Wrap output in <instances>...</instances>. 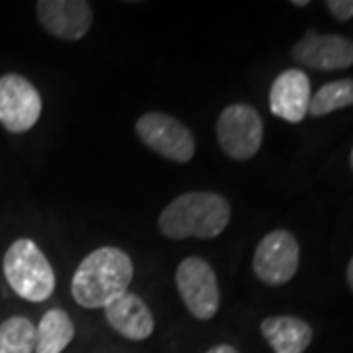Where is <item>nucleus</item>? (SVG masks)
<instances>
[{"mask_svg":"<svg viewBox=\"0 0 353 353\" xmlns=\"http://www.w3.org/2000/svg\"><path fill=\"white\" fill-rule=\"evenodd\" d=\"M134 279V263L120 248H99L77 267L71 294L83 308H106L128 292Z\"/></svg>","mask_w":353,"mask_h":353,"instance_id":"nucleus-1","label":"nucleus"},{"mask_svg":"<svg viewBox=\"0 0 353 353\" xmlns=\"http://www.w3.org/2000/svg\"><path fill=\"white\" fill-rule=\"evenodd\" d=\"M230 202L218 192L194 190L176 196L159 214V230L169 240H212L230 224Z\"/></svg>","mask_w":353,"mask_h":353,"instance_id":"nucleus-2","label":"nucleus"},{"mask_svg":"<svg viewBox=\"0 0 353 353\" xmlns=\"http://www.w3.org/2000/svg\"><path fill=\"white\" fill-rule=\"evenodd\" d=\"M4 277L10 289L30 303H43L55 290V273L38 243L28 238L16 240L4 253Z\"/></svg>","mask_w":353,"mask_h":353,"instance_id":"nucleus-3","label":"nucleus"},{"mask_svg":"<svg viewBox=\"0 0 353 353\" xmlns=\"http://www.w3.org/2000/svg\"><path fill=\"white\" fill-rule=\"evenodd\" d=\"M216 138L232 159H252L263 141V120L248 104H230L218 118Z\"/></svg>","mask_w":353,"mask_h":353,"instance_id":"nucleus-4","label":"nucleus"},{"mask_svg":"<svg viewBox=\"0 0 353 353\" xmlns=\"http://www.w3.org/2000/svg\"><path fill=\"white\" fill-rule=\"evenodd\" d=\"M136 134L152 152L175 163H189L196 152L189 128L169 114L148 112L139 116Z\"/></svg>","mask_w":353,"mask_h":353,"instance_id":"nucleus-5","label":"nucleus"},{"mask_svg":"<svg viewBox=\"0 0 353 353\" xmlns=\"http://www.w3.org/2000/svg\"><path fill=\"white\" fill-rule=\"evenodd\" d=\"M176 290L196 320L214 318L220 308V287L214 269L201 257H187L176 267Z\"/></svg>","mask_w":353,"mask_h":353,"instance_id":"nucleus-6","label":"nucleus"},{"mask_svg":"<svg viewBox=\"0 0 353 353\" xmlns=\"http://www.w3.org/2000/svg\"><path fill=\"white\" fill-rule=\"evenodd\" d=\"M301 248L296 238L287 230H275L259 241L253 255V273L269 287L289 283L296 275Z\"/></svg>","mask_w":353,"mask_h":353,"instance_id":"nucleus-7","label":"nucleus"},{"mask_svg":"<svg viewBox=\"0 0 353 353\" xmlns=\"http://www.w3.org/2000/svg\"><path fill=\"white\" fill-rule=\"evenodd\" d=\"M41 97L26 77L8 73L0 77V124L10 134H24L38 124Z\"/></svg>","mask_w":353,"mask_h":353,"instance_id":"nucleus-8","label":"nucleus"},{"mask_svg":"<svg viewBox=\"0 0 353 353\" xmlns=\"http://www.w3.org/2000/svg\"><path fill=\"white\" fill-rule=\"evenodd\" d=\"M292 59L306 69L338 71L353 65V41L338 34L306 32L292 48Z\"/></svg>","mask_w":353,"mask_h":353,"instance_id":"nucleus-9","label":"nucleus"},{"mask_svg":"<svg viewBox=\"0 0 353 353\" xmlns=\"http://www.w3.org/2000/svg\"><path fill=\"white\" fill-rule=\"evenodd\" d=\"M36 12L48 34L67 41L83 39L92 26V8L85 0H39Z\"/></svg>","mask_w":353,"mask_h":353,"instance_id":"nucleus-10","label":"nucleus"},{"mask_svg":"<svg viewBox=\"0 0 353 353\" xmlns=\"http://www.w3.org/2000/svg\"><path fill=\"white\" fill-rule=\"evenodd\" d=\"M310 79L301 69H287L273 81L269 92V108L281 120L290 124L303 122L310 106Z\"/></svg>","mask_w":353,"mask_h":353,"instance_id":"nucleus-11","label":"nucleus"},{"mask_svg":"<svg viewBox=\"0 0 353 353\" xmlns=\"http://www.w3.org/2000/svg\"><path fill=\"white\" fill-rule=\"evenodd\" d=\"M104 316L110 328L126 340H148L155 330L152 310L134 292H124L122 296L112 301L104 308Z\"/></svg>","mask_w":353,"mask_h":353,"instance_id":"nucleus-12","label":"nucleus"},{"mask_svg":"<svg viewBox=\"0 0 353 353\" xmlns=\"http://www.w3.org/2000/svg\"><path fill=\"white\" fill-rule=\"evenodd\" d=\"M261 334L275 353H304L312 341V328L308 322L294 316L265 318Z\"/></svg>","mask_w":353,"mask_h":353,"instance_id":"nucleus-13","label":"nucleus"},{"mask_svg":"<svg viewBox=\"0 0 353 353\" xmlns=\"http://www.w3.org/2000/svg\"><path fill=\"white\" fill-rule=\"evenodd\" d=\"M75 338V326L61 308H51L36 328V353H61Z\"/></svg>","mask_w":353,"mask_h":353,"instance_id":"nucleus-14","label":"nucleus"},{"mask_svg":"<svg viewBox=\"0 0 353 353\" xmlns=\"http://www.w3.org/2000/svg\"><path fill=\"white\" fill-rule=\"evenodd\" d=\"M353 106V79H340L328 83L310 99L308 114L314 118Z\"/></svg>","mask_w":353,"mask_h":353,"instance_id":"nucleus-15","label":"nucleus"},{"mask_svg":"<svg viewBox=\"0 0 353 353\" xmlns=\"http://www.w3.org/2000/svg\"><path fill=\"white\" fill-rule=\"evenodd\" d=\"M36 326L24 316H12L0 324V353H34Z\"/></svg>","mask_w":353,"mask_h":353,"instance_id":"nucleus-16","label":"nucleus"},{"mask_svg":"<svg viewBox=\"0 0 353 353\" xmlns=\"http://www.w3.org/2000/svg\"><path fill=\"white\" fill-rule=\"evenodd\" d=\"M326 8L340 22H347L353 18V0H328Z\"/></svg>","mask_w":353,"mask_h":353,"instance_id":"nucleus-17","label":"nucleus"},{"mask_svg":"<svg viewBox=\"0 0 353 353\" xmlns=\"http://www.w3.org/2000/svg\"><path fill=\"white\" fill-rule=\"evenodd\" d=\"M206 353H240L236 347H232V345H226V343H222V345H214L212 350H208Z\"/></svg>","mask_w":353,"mask_h":353,"instance_id":"nucleus-18","label":"nucleus"},{"mask_svg":"<svg viewBox=\"0 0 353 353\" xmlns=\"http://www.w3.org/2000/svg\"><path fill=\"white\" fill-rule=\"evenodd\" d=\"M347 285L353 290V257L350 259V265H347Z\"/></svg>","mask_w":353,"mask_h":353,"instance_id":"nucleus-19","label":"nucleus"},{"mask_svg":"<svg viewBox=\"0 0 353 353\" xmlns=\"http://www.w3.org/2000/svg\"><path fill=\"white\" fill-rule=\"evenodd\" d=\"M292 6H308V0H294Z\"/></svg>","mask_w":353,"mask_h":353,"instance_id":"nucleus-20","label":"nucleus"},{"mask_svg":"<svg viewBox=\"0 0 353 353\" xmlns=\"http://www.w3.org/2000/svg\"><path fill=\"white\" fill-rule=\"evenodd\" d=\"M350 163H352V169H353V150H352V155H350Z\"/></svg>","mask_w":353,"mask_h":353,"instance_id":"nucleus-21","label":"nucleus"}]
</instances>
